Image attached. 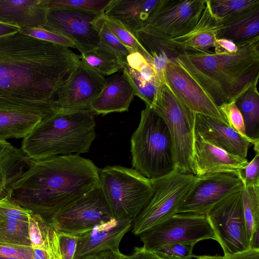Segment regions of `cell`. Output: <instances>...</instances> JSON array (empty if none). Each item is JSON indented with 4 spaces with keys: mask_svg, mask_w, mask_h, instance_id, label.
Here are the masks:
<instances>
[{
    "mask_svg": "<svg viewBox=\"0 0 259 259\" xmlns=\"http://www.w3.org/2000/svg\"><path fill=\"white\" fill-rule=\"evenodd\" d=\"M79 61L70 48L20 30L0 36V109L52 114L56 93Z\"/></svg>",
    "mask_w": 259,
    "mask_h": 259,
    "instance_id": "6da1fadb",
    "label": "cell"
},
{
    "mask_svg": "<svg viewBox=\"0 0 259 259\" xmlns=\"http://www.w3.org/2000/svg\"><path fill=\"white\" fill-rule=\"evenodd\" d=\"M100 169L79 154L28 158L25 170L8 197L47 221L100 184Z\"/></svg>",
    "mask_w": 259,
    "mask_h": 259,
    "instance_id": "7a4b0ae2",
    "label": "cell"
},
{
    "mask_svg": "<svg viewBox=\"0 0 259 259\" xmlns=\"http://www.w3.org/2000/svg\"><path fill=\"white\" fill-rule=\"evenodd\" d=\"M233 54L187 53L174 59L219 107L235 101L259 77V36L236 44Z\"/></svg>",
    "mask_w": 259,
    "mask_h": 259,
    "instance_id": "3957f363",
    "label": "cell"
},
{
    "mask_svg": "<svg viewBox=\"0 0 259 259\" xmlns=\"http://www.w3.org/2000/svg\"><path fill=\"white\" fill-rule=\"evenodd\" d=\"M95 114L91 110L53 112L23 139L20 149L33 160L88 153L96 137Z\"/></svg>",
    "mask_w": 259,
    "mask_h": 259,
    "instance_id": "277c9868",
    "label": "cell"
},
{
    "mask_svg": "<svg viewBox=\"0 0 259 259\" xmlns=\"http://www.w3.org/2000/svg\"><path fill=\"white\" fill-rule=\"evenodd\" d=\"M133 168L149 179L176 169L174 144L163 119L151 107L142 110L139 125L131 139Z\"/></svg>",
    "mask_w": 259,
    "mask_h": 259,
    "instance_id": "5b68a950",
    "label": "cell"
},
{
    "mask_svg": "<svg viewBox=\"0 0 259 259\" xmlns=\"http://www.w3.org/2000/svg\"><path fill=\"white\" fill-rule=\"evenodd\" d=\"M99 181L113 218L116 220H133L153 195L151 180L133 168L105 166L100 169Z\"/></svg>",
    "mask_w": 259,
    "mask_h": 259,
    "instance_id": "8992f818",
    "label": "cell"
},
{
    "mask_svg": "<svg viewBox=\"0 0 259 259\" xmlns=\"http://www.w3.org/2000/svg\"><path fill=\"white\" fill-rule=\"evenodd\" d=\"M151 107L163 119L170 134L176 169L194 175L195 113L174 95L165 81L157 88Z\"/></svg>",
    "mask_w": 259,
    "mask_h": 259,
    "instance_id": "52a82bcc",
    "label": "cell"
},
{
    "mask_svg": "<svg viewBox=\"0 0 259 259\" xmlns=\"http://www.w3.org/2000/svg\"><path fill=\"white\" fill-rule=\"evenodd\" d=\"M197 177L175 169L169 174L150 179L153 195L132 222V232L139 236L143 232L177 214L178 208L195 183Z\"/></svg>",
    "mask_w": 259,
    "mask_h": 259,
    "instance_id": "ba28073f",
    "label": "cell"
},
{
    "mask_svg": "<svg viewBox=\"0 0 259 259\" xmlns=\"http://www.w3.org/2000/svg\"><path fill=\"white\" fill-rule=\"evenodd\" d=\"M206 0H159L139 30L159 39L183 35L197 23Z\"/></svg>",
    "mask_w": 259,
    "mask_h": 259,
    "instance_id": "9c48e42d",
    "label": "cell"
},
{
    "mask_svg": "<svg viewBox=\"0 0 259 259\" xmlns=\"http://www.w3.org/2000/svg\"><path fill=\"white\" fill-rule=\"evenodd\" d=\"M112 219L99 184L58 211L48 221L58 232L78 236Z\"/></svg>",
    "mask_w": 259,
    "mask_h": 259,
    "instance_id": "30bf717a",
    "label": "cell"
},
{
    "mask_svg": "<svg viewBox=\"0 0 259 259\" xmlns=\"http://www.w3.org/2000/svg\"><path fill=\"white\" fill-rule=\"evenodd\" d=\"M224 255L250 248L242 198V191L215 205L206 215Z\"/></svg>",
    "mask_w": 259,
    "mask_h": 259,
    "instance_id": "8fae6325",
    "label": "cell"
},
{
    "mask_svg": "<svg viewBox=\"0 0 259 259\" xmlns=\"http://www.w3.org/2000/svg\"><path fill=\"white\" fill-rule=\"evenodd\" d=\"M143 246L152 250L176 243H194L207 240L217 241L205 215L177 213L139 235Z\"/></svg>",
    "mask_w": 259,
    "mask_h": 259,
    "instance_id": "7c38bea8",
    "label": "cell"
},
{
    "mask_svg": "<svg viewBox=\"0 0 259 259\" xmlns=\"http://www.w3.org/2000/svg\"><path fill=\"white\" fill-rule=\"evenodd\" d=\"M241 173L218 172L196 176V180L177 213L206 215L218 203L241 191L244 187Z\"/></svg>",
    "mask_w": 259,
    "mask_h": 259,
    "instance_id": "4fadbf2b",
    "label": "cell"
},
{
    "mask_svg": "<svg viewBox=\"0 0 259 259\" xmlns=\"http://www.w3.org/2000/svg\"><path fill=\"white\" fill-rule=\"evenodd\" d=\"M101 15L68 9H50L42 29L67 38L82 54L99 47L100 37L95 21Z\"/></svg>",
    "mask_w": 259,
    "mask_h": 259,
    "instance_id": "5bb4252c",
    "label": "cell"
},
{
    "mask_svg": "<svg viewBox=\"0 0 259 259\" xmlns=\"http://www.w3.org/2000/svg\"><path fill=\"white\" fill-rule=\"evenodd\" d=\"M105 81V76L80 60L70 78L56 93L53 111L90 110L92 102L101 93Z\"/></svg>",
    "mask_w": 259,
    "mask_h": 259,
    "instance_id": "9a60e30c",
    "label": "cell"
},
{
    "mask_svg": "<svg viewBox=\"0 0 259 259\" xmlns=\"http://www.w3.org/2000/svg\"><path fill=\"white\" fill-rule=\"evenodd\" d=\"M164 78L176 97L192 112L213 117L228 125L219 107L174 59L166 65Z\"/></svg>",
    "mask_w": 259,
    "mask_h": 259,
    "instance_id": "2e32d148",
    "label": "cell"
},
{
    "mask_svg": "<svg viewBox=\"0 0 259 259\" xmlns=\"http://www.w3.org/2000/svg\"><path fill=\"white\" fill-rule=\"evenodd\" d=\"M132 222L112 219L78 235L74 259L106 251H119L120 242L131 228Z\"/></svg>",
    "mask_w": 259,
    "mask_h": 259,
    "instance_id": "e0dca14e",
    "label": "cell"
},
{
    "mask_svg": "<svg viewBox=\"0 0 259 259\" xmlns=\"http://www.w3.org/2000/svg\"><path fill=\"white\" fill-rule=\"evenodd\" d=\"M248 161L203 141L195 133L193 155L194 175L202 176L218 172H242Z\"/></svg>",
    "mask_w": 259,
    "mask_h": 259,
    "instance_id": "ac0fdd59",
    "label": "cell"
},
{
    "mask_svg": "<svg viewBox=\"0 0 259 259\" xmlns=\"http://www.w3.org/2000/svg\"><path fill=\"white\" fill-rule=\"evenodd\" d=\"M195 133L203 141L243 158H247L252 145L227 124L202 114H195Z\"/></svg>",
    "mask_w": 259,
    "mask_h": 259,
    "instance_id": "d6986e66",
    "label": "cell"
},
{
    "mask_svg": "<svg viewBox=\"0 0 259 259\" xmlns=\"http://www.w3.org/2000/svg\"><path fill=\"white\" fill-rule=\"evenodd\" d=\"M135 96L134 89L122 71L106 78L101 93L92 102L90 110L96 114L105 115L128 110Z\"/></svg>",
    "mask_w": 259,
    "mask_h": 259,
    "instance_id": "ffe728a7",
    "label": "cell"
},
{
    "mask_svg": "<svg viewBox=\"0 0 259 259\" xmlns=\"http://www.w3.org/2000/svg\"><path fill=\"white\" fill-rule=\"evenodd\" d=\"M218 20L211 14L206 0L196 25L186 34L167 40L177 57L187 53L209 52L218 39Z\"/></svg>",
    "mask_w": 259,
    "mask_h": 259,
    "instance_id": "44dd1931",
    "label": "cell"
},
{
    "mask_svg": "<svg viewBox=\"0 0 259 259\" xmlns=\"http://www.w3.org/2000/svg\"><path fill=\"white\" fill-rule=\"evenodd\" d=\"M48 11L44 0H0V23L20 29H42Z\"/></svg>",
    "mask_w": 259,
    "mask_h": 259,
    "instance_id": "7402d4cb",
    "label": "cell"
},
{
    "mask_svg": "<svg viewBox=\"0 0 259 259\" xmlns=\"http://www.w3.org/2000/svg\"><path fill=\"white\" fill-rule=\"evenodd\" d=\"M159 1L111 0L104 15L135 34L143 27Z\"/></svg>",
    "mask_w": 259,
    "mask_h": 259,
    "instance_id": "603a6c76",
    "label": "cell"
},
{
    "mask_svg": "<svg viewBox=\"0 0 259 259\" xmlns=\"http://www.w3.org/2000/svg\"><path fill=\"white\" fill-rule=\"evenodd\" d=\"M218 38L235 44L259 36V5L218 20Z\"/></svg>",
    "mask_w": 259,
    "mask_h": 259,
    "instance_id": "cb8c5ba5",
    "label": "cell"
},
{
    "mask_svg": "<svg viewBox=\"0 0 259 259\" xmlns=\"http://www.w3.org/2000/svg\"><path fill=\"white\" fill-rule=\"evenodd\" d=\"M27 159L20 148L0 140V199L8 196L12 185L25 170Z\"/></svg>",
    "mask_w": 259,
    "mask_h": 259,
    "instance_id": "d4e9b609",
    "label": "cell"
},
{
    "mask_svg": "<svg viewBox=\"0 0 259 259\" xmlns=\"http://www.w3.org/2000/svg\"><path fill=\"white\" fill-rule=\"evenodd\" d=\"M43 118L31 112L0 109V140L23 139Z\"/></svg>",
    "mask_w": 259,
    "mask_h": 259,
    "instance_id": "484cf974",
    "label": "cell"
},
{
    "mask_svg": "<svg viewBox=\"0 0 259 259\" xmlns=\"http://www.w3.org/2000/svg\"><path fill=\"white\" fill-rule=\"evenodd\" d=\"M257 84L249 87L235 101L244 120L246 135L251 141L255 153H259V94Z\"/></svg>",
    "mask_w": 259,
    "mask_h": 259,
    "instance_id": "4316f807",
    "label": "cell"
},
{
    "mask_svg": "<svg viewBox=\"0 0 259 259\" xmlns=\"http://www.w3.org/2000/svg\"><path fill=\"white\" fill-rule=\"evenodd\" d=\"M80 60L90 68L104 75L109 76L123 70V63L117 56L101 47L79 55Z\"/></svg>",
    "mask_w": 259,
    "mask_h": 259,
    "instance_id": "83f0119b",
    "label": "cell"
},
{
    "mask_svg": "<svg viewBox=\"0 0 259 259\" xmlns=\"http://www.w3.org/2000/svg\"><path fill=\"white\" fill-rule=\"evenodd\" d=\"M28 220L0 215V244L31 246L28 235Z\"/></svg>",
    "mask_w": 259,
    "mask_h": 259,
    "instance_id": "f1b7e54d",
    "label": "cell"
},
{
    "mask_svg": "<svg viewBox=\"0 0 259 259\" xmlns=\"http://www.w3.org/2000/svg\"><path fill=\"white\" fill-rule=\"evenodd\" d=\"M242 198L250 246L252 237L259 230V185H244Z\"/></svg>",
    "mask_w": 259,
    "mask_h": 259,
    "instance_id": "f546056e",
    "label": "cell"
},
{
    "mask_svg": "<svg viewBox=\"0 0 259 259\" xmlns=\"http://www.w3.org/2000/svg\"><path fill=\"white\" fill-rule=\"evenodd\" d=\"M123 70L131 82L135 94L142 100L146 106L151 107L157 90L160 85L155 81H149L145 79L139 71L123 63Z\"/></svg>",
    "mask_w": 259,
    "mask_h": 259,
    "instance_id": "4dcf8cb0",
    "label": "cell"
},
{
    "mask_svg": "<svg viewBox=\"0 0 259 259\" xmlns=\"http://www.w3.org/2000/svg\"><path fill=\"white\" fill-rule=\"evenodd\" d=\"M103 15L98 17L95 21L100 37L99 46L112 52L121 62L125 63L130 52L110 30L104 20Z\"/></svg>",
    "mask_w": 259,
    "mask_h": 259,
    "instance_id": "1f68e13d",
    "label": "cell"
},
{
    "mask_svg": "<svg viewBox=\"0 0 259 259\" xmlns=\"http://www.w3.org/2000/svg\"><path fill=\"white\" fill-rule=\"evenodd\" d=\"M111 0H44L48 9H68L94 13L104 14Z\"/></svg>",
    "mask_w": 259,
    "mask_h": 259,
    "instance_id": "d6a6232c",
    "label": "cell"
},
{
    "mask_svg": "<svg viewBox=\"0 0 259 259\" xmlns=\"http://www.w3.org/2000/svg\"><path fill=\"white\" fill-rule=\"evenodd\" d=\"M211 14L219 20L250 7L259 5V0H207Z\"/></svg>",
    "mask_w": 259,
    "mask_h": 259,
    "instance_id": "836d02e7",
    "label": "cell"
},
{
    "mask_svg": "<svg viewBox=\"0 0 259 259\" xmlns=\"http://www.w3.org/2000/svg\"><path fill=\"white\" fill-rule=\"evenodd\" d=\"M107 25L119 40L128 49L130 53L138 52L148 61V56L137 39L135 35L131 33L120 23L106 17L103 15Z\"/></svg>",
    "mask_w": 259,
    "mask_h": 259,
    "instance_id": "e575fe53",
    "label": "cell"
},
{
    "mask_svg": "<svg viewBox=\"0 0 259 259\" xmlns=\"http://www.w3.org/2000/svg\"><path fill=\"white\" fill-rule=\"evenodd\" d=\"M194 243L168 244L151 251L162 259H192Z\"/></svg>",
    "mask_w": 259,
    "mask_h": 259,
    "instance_id": "d590c367",
    "label": "cell"
},
{
    "mask_svg": "<svg viewBox=\"0 0 259 259\" xmlns=\"http://www.w3.org/2000/svg\"><path fill=\"white\" fill-rule=\"evenodd\" d=\"M219 108L225 116L229 126L252 144L251 141L246 135L244 120L235 101L224 104L219 106Z\"/></svg>",
    "mask_w": 259,
    "mask_h": 259,
    "instance_id": "8d00e7d4",
    "label": "cell"
},
{
    "mask_svg": "<svg viewBox=\"0 0 259 259\" xmlns=\"http://www.w3.org/2000/svg\"><path fill=\"white\" fill-rule=\"evenodd\" d=\"M20 31L39 39L75 49L73 44L67 38L44 29H20Z\"/></svg>",
    "mask_w": 259,
    "mask_h": 259,
    "instance_id": "74e56055",
    "label": "cell"
},
{
    "mask_svg": "<svg viewBox=\"0 0 259 259\" xmlns=\"http://www.w3.org/2000/svg\"><path fill=\"white\" fill-rule=\"evenodd\" d=\"M59 259H74L78 236L58 232Z\"/></svg>",
    "mask_w": 259,
    "mask_h": 259,
    "instance_id": "f35d334b",
    "label": "cell"
},
{
    "mask_svg": "<svg viewBox=\"0 0 259 259\" xmlns=\"http://www.w3.org/2000/svg\"><path fill=\"white\" fill-rule=\"evenodd\" d=\"M0 257L33 259L31 246L11 244H0Z\"/></svg>",
    "mask_w": 259,
    "mask_h": 259,
    "instance_id": "ab89813d",
    "label": "cell"
},
{
    "mask_svg": "<svg viewBox=\"0 0 259 259\" xmlns=\"http://www.w3.org/2000/svg\"><path fill=\"white\" fill-rule=\"evenodd\" d=\"M243 172L244 185H259V153L248 162Z\"/></svg>",
    "mask_w": 259,
    "mask_h": 259,
    "instance_id": "60d3db41",
    "label": "cell"
},
{
    "mask_svg": "<svg viewBox=\"0 0 259 259\" xmlns=\"http://www.w3.org/2000/svg\"><path fill=\"white\" fill-rule=\"evenodd\" d=\"M213 48L214 53L217 54H233L236 52L237 46L230 40L218 38L214 43Z\"/></svg>",
    "mask_w": 259,
    "mask_h": 259,
    "instance_id": "b9f144b4",
    "label": "cell"
},
{
    "mask_svg": "<svg viewBox=\"0 0 259 259\" xmlns=\"http://www.w3.org/2000/svg\"><path fill=\"white\" fill-rule=\"evenodd\" d=\"M124 259H162L152 251L142 247H136L128 255H125Z\"/></svg>",
    "mask_w": 259,
    "mask_h": 259,
    "instance_id": "7bdbcfd3",
    "label": "cell"
},
{
    "mask_svg": "<svg viewBox=\"0 0 259 259\" xmlns=\"http://www.w3.org/2000/svg\"><path fill=\"white\" fill-rule=\"evenodd\" d=\"M224 256L226 259H259V249L249 248L243 251Z\"/></svg>",
    "mask_w": 259,
    "mask_h": 259,
    "instance_id": "ee69618b",
    "label": "cell"
},
{
    "mask_svg": "<svg viewBox=\"0 0 259 259\" xmlns=\"http://www.w3.org/2000/svg\"><path fill=\"white\" fill-rule=\"evenodd\" d=\"M33 259H53L50 252L42 247L32 248Z\"/></svg>",
    "mask_w": 259,
    "mask_h": 259,
    "instance_id": "f6af8a7d",
    "label": "cell"
},
{
    "mask_svg": "<svg viewBox=\"0 0 259 259\" xmlns=\"http://www.w3.org/2000/svg\"><path fill=\"white\" fill-rule=\"evenodd\" d=\"M124 256L120 251H109L101 253L99 259H124Z\"/></svg>",
    "mask_w": 259,
    "mask_h": 259,
    "instance_id": "bcb514c9",
    "label": "cell"
},
{
    "mask_svg": "<svg viewBox=\"0 0 259 259\" xmlns=\"http://www.w3.org/2000/svg\"><path fill=\"white\" fill-rule=\"evenodd\" d=\"M20 30L17 27L0 23V36L13 33Z\"/></svg>",
    "mask_w": 259,
    "mask_h": 259,
    "instance_id": "7dc6e473",
    "label": "cell"
},
{
    "mask_svg": "<svg viewBox=\"0 0 259 259\" xmlns=\"http://www.w3.org/2000/svg\"><path fill=\"white\" fill-rule=\"evenodd\" d=\"M250 248L259 249V230H257L252 237L250 241Z\"/></svg>",
    "mask_w": 259,
    "mask_h": 259,
    "instance_id": "c3c4849f",
    "label": "cell"
},
{
    "mask_svg": "<svg viewBox=\"0 0 259 259\" xmlns=\"http://www.w3.org/2000/svg\"><path fill=\"white\" fill-rule=\"evenodd\" d=\"M194 257L196 259H226L225 256H221L219 255H194Z\"/></svg>",
    "mask_w": 259,
    "mask_h": 259,
    "instance_id": "681fc988",
    "label": "cell"
},
{
    "mask_svg": "<svg viewBox=\"0 0 259 259\" xmlns=\"http://www.w3.org/2000/svg\"><path fill=\"white\" fill-rule=\"evenodd\" d=\"M100 254H97V255L84 256L82 257L79 258L78 259H99V257H100Z\"/></svg>",
    "mask_w": 259,
    "mask_h": 259,
    "instance_id": "f907efd6",
    "label": "cell"
},
{
    "mask_svg": "<svg viewBox=\"0 0 259 259\" xmlns=\"http://www.w3.org/2000/svg\"><path fill=\"white\" fill-rule=\"evenodd\" d=\"M0 259H22V258H18V257H0Z\"/></svg>",
    "mask_w": 259,
    "mask_h": 259,
    "instance_id": "816d5d0a",
    "label": "cell"
}]
</instances>
